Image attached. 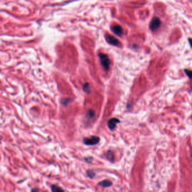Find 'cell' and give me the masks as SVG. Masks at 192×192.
<instances>
[{"mask_svg": "<svg viewBox=\"0 0 192 192\" xmlns=\"http://www.w3.org/2000/svg\"><path fill=\"white\" fill-rule=\"evenodd\" d=\"M105 157L107 158V159H108L109 161H111V162H113L114 160H115V155L113 153L112 151H108L107 153L105 154Z\"/></svg>", "mask_w": 192, "mask_h": 192, "instance_id": "8", "label": "cell"}, {"mask_svg": "<svg viewBox=\"0 0 192 192\" xmlns=\"http://www.w3.org/2000/svg\"><path fill=\"white\" fill-rule=\"evenodd\" d=\"M185 72L186 75L192 79V71L189 70V69H185Z\"/></svg>", "mask_w": 192, "mask_h": 192, "instance_id": "14", "label": "cell"}, {"mask_svg": "<svg viewBox=\"0 0 192 192\" xmlns=\"http://www.w3.org/2000/svg\"><path fill=\"white\" fill-rule=\"evenodd\" d=\"M93 157H88V158H85V161H86L87 162L90 163V162H92V161H93V159H91H91H93Z\"/></svg>", "mask_w": 192, "mask_h": 192, "instance_id": "15", "label": "cell"}, {"mask_svg": "<svg viewBox=\"0 0 192 192\" xmlns=\"http://www.w3.org/2000/svg\"><path fill=\"white\" fill-rule=\"evenodd\" d=\"M112 30L116 35H117L118 36H122L123 35V29H122V27L120 26L119 25H118V24L113 25L112 28Z\"/></svg>", "mask_w": 192, "mask_h": 192, "instance_id": "6", "label": "cell"}, {"mask_svg": "<svg viewBox=\"0 0 192 192\" xmlns=\"http://www.w3.org/2000/svg\"><path fill=\"white\" fill-rule=\"evenodd\" d=\"M105 39L107 41L108 43H109V44L112 45H113V46H118L119 45H120V42L119 41L115 38V37L111 35H109V34H107L105 35Z\"/></svg>", "mask_w": 192, "mask_h": 192, "instance_id": "3", "label": "cell"}, {"mask_svg": "<svg viewBox=\"0 0 192 192\" xmlns=\"http://www.w3.org/2000/svg\"><path fill=\"white\" fill-rule=\"evenodd\" d=\"M83 88V90L85 91V92L87 94H89L91 92V90L90 89V85L89 83H85Z\"/></svg>", "mask_w": 192, "mask_h": 192, "instance_id": "9", "label": "cell"}, {"mask_svg": "<svg viewBox=\"0 0 192 192\" xmlns=\"http://www.w3.org/2000/svg\"><path fill=\"white\" fill-rule=\"evenodd\" d=\"M87 117L91 118H93L94 116H95V112L93 110H89L88 113H87Z\"/></svg>", "mask_w": 192, "mask_h": 192, "instance_id": "12", "label": "cell"}, {"mask_svg": "<svg viewBox=\"0 0 192 192\" xmlns=\"http://www.w3.org/2000/svg\"><path fill=\"white\" fill-rule=\"evenodd\" d=\"M71 101V100L69 99H63V100H61V104H63V105H67L69 103H70Z\"/></svg>", "mask_w": 192, "mask_h": 192, "instance_id": "13", "label": "cell"}, {"mask_svg": "<svg viewBox=\"0 0 192 192\" xmlns=\"http://www.w3.org/2000/svg\"><path fill=\"white\" fill-rule=\"evenodd\" d=\"M100 137L96 136H93L90 137H85L83 143L86 145H95L100 141Z\"/></svg>", "mask_w": 192, "mask_h": 192, "instance_id": "2", "label": "cell"}, {"mask_svg": "<svg viewBox=\"0 0 192 192\" xmlns=\"http://www.w3.org/2000/svg\"><path fill=\"white\" fill-rule=\"evenodd\" d=\"M99 57L100 58V63L105 71H108L111 65V60L108 56L103 53H99Z\"/></svg>", "mask_w": 192, "mask_h": 192, "instance_id": "1", "label": "cell"}, {"mask_svg": "<svg viewBox=\"0 0 192 192\" xmlns=\"http://www.w3.org/2000/svg\"><path fill=\"white\" fill-rule=\"evenodd\" d=\"M98 185L103 188H108L112 185V182L108 179H105L99 182Z\"/></svg>", "mask_w": 192, "mask_h": 192, "instance_id": "7", "label": "cell"}, {"mask_svg": "<svg viewBox=\"0 0 192 192\" xmlns=\"http://www.w3.org/2000/svg\"><path fill=\"white\" fill-rule=\"evenodd\" d=\"M51 191L53 192H59V191H64L63 189L59 187L56 185H52L51 186Z\"/></svg>", "mask_w": 192, "mask_h": 192, "instance_id": "11", "label": "cell"}, {"mask_svg": "<svg viewBox=\"0 0 192 192\" xmlns=\"http://www.w3.org/2000/svg\"><path fill=\"white\" fill-rule=\"evenodd\" d=\"M189 43H190L191 47V48L192 49V39H189Z\"/></svg>", "mask_w": 192, "mask_h": 192, "instance_id": "16", "label": "cell"}, {"mask_svg": "<svg viewBox=\"0 0 192 192\" xmlns=\"http://www.w3.org/2000/svg\"><path fill=\"white\" fill-rule=\"evenodd\" d=\"M161 25V20L157 17H154L152 19L150 24L149 28L152 31H154L157 29Z\"/></svg>", "mask_w": 192, "mask_h": 192, "instance_id": "4", "label": "cell"}, {"mask_svg": "<svg viewBox=\"0 0 192 192\" xmlns=\"http://www.w3.org/2000/svg\"><path fill=\"white\" fill-rule=\"evenodd\" d=\"M120 121L117 118H111L108 121V123H107L108 127L111 130H113L115 129L117 124Z\"/></svg>", "mask_w": 192, "mask_h": 192, "instance_id": "5", "label": "cell"}, {"mask_svg": "<svg viewBox=\"0 0 192 192\" xmlns=\"http://www.w3.org/2000/svg\"><path fill=\"white\" fill-rule=\"evenodd\" d=\"M86 174H87V176L90 179L94 178V177L95 176V173H94V171L93 170H87L86 171Z\"/></svg>", "mask_w": 192, "mask_h": 192, "instance_id": "10", "label": "cell"}, {"mask_svg": "<svg viewBox=\"0 0 192 192\" xmlns=\"http://www.w3.org/2000/svg\"><path fill=\"white\" fill-rule=\"evenodd\" d=\"M32 191H39V190L37 189H32Z\"/></svg>", "mask_w": 192, "mask_h": 192, "instance_id": "17", "label": "cell"}]
</instances>
